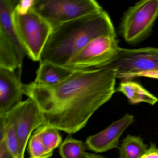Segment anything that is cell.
<instances>
[{"label":"cell","instance_id":"obj_6","mask_svg":"<svg viewBox=\"0 0 158 158\" xmlns=\"http://www.w3.org/2000/svg\"><path fill=\"white\" fill-rule=\"evenodd\" d=\"M158 18V0H142L124 15L120 30L126 42L139 43L149 35Z\"/></svg>","mask_w":158,"mask_h":158},{"label":"cell","instance_id":"obj_14","mask_svg":"<svg viewBox=\"0 0 158 158\" xmlns=\"http://www.w3.org/2000/svg\"><path fill=\"white\" fill-rule=\"evenodd\" d=\"M0 67L11 71L20 68L17 51L7 34L0 29Z\"/></svg>","mask_w":158,"mask_h":158},{"label":"cell","instance_id":"obj_1","mask_svg":"<svg viewBox=\"0 0 158 158\" xmlns=\"http://www.w3.org/2000/svg\"><path fill=\"white\" fill-rule=\"evenodd\" d=\"M116 72L111 68L74 71L52 85H23L24 95L38 106L45 125L69 134L86 126L89 118L115 93Z\"/></svg>","mask_w":158,"mask_h":158},{"label":"cell","instance_id":"obj_11","mask_svg":"<svg viewBox=\"0 0 158 158\" xmlns=\"http://www.w3.org/2000/svg\"><path fill=\"white\" fill-rule=\"evenodd\" d=\"M18 1L0 0V29L7 34L14 44L20 64V68L18 70L22 73L24 59L27 55L18 38L13 21V14Z\"/></svg>","mask_w":158,"mask_h":158},{"label":"cell","instance_id":"obj_10","mask_svg":"<svg viewBox=\"0 0 158 158\" xmlns=\"http://www.w3.org/2000/svg\"><path fill=\"white\" fill-rule=\"evenodd\" d=\"M22 73L0 67V116H4L22 102Z\"/></svg>","mask_w":158,"mask_h":158},{"label":"cell","instance_id":"obj_21","mask_svg":"<svg viewBox=\"0 0 158 158\" xmlns=\"http://www.w3.org/2000/svg\"><path fill=\"white\" fill-rule=\"evenodd\" d=\"M0 158H14L7 148L4 139L0 140Z\"/></svg>","mask_w":158,"mask_h":158},{"label":"cell","instance_id":"obj_17","mask_svg":"<svg viewBox=\"0 0 158 158\" xmlns=\"http://www.w3.org/2000/svg\"><path fill=\"white\" fill-rule=\"evenodd\" d=\"M59 130L50 126L43 125L35 132L40 138L47 150L53 152L54 149L60 145L62 140Z\"/></svg>","mask_w":158,"mask_h":158},{"label":"cell","instance_id":"obj_13","mask_svg":"<svg viewBox=\"0 0 158 158\" xmlns=\"http://www.w3.org/2000/svg\"><path fill=\"white\" fill-rule=\"evenodd\" d=\"M115 92L123 93L127 98L129 103L132 104L145 102L154 105L158 102V98L156 96L139 83L131 79L122 81L115 89Z\"/></svg>","mask_w":158,"mask_h":158},{"label":"cell","instance_id":"obj_7","mask_svg":"<svg viewBox=\"0 0 158 158\" xmlns=\"http://www.w3.org/2000/svg\"><path fill=\"white\" fill-rule=\"evenodd\" d=\"M116 35L95 39L73 57L65 67L72 71H87L104 68L118 52Z\"/></svg>","mask_w":158,"mask_h":158},{"label":"cell","instance_id":"obj_2","mask_svg":"<svg viewBox=\"0 0 158 158\" xmlns=\"http://www.w3.org/2000/svg\"><path fill=\"white\" fill-rule=\"evenodd\" d=\"M115 35L112 22L104 10L52 27L40 56V63L64 66L95 39Z\"/></svg>","mask_w":158,"mask_h":158},{"label":"cell","instance_id":"obj_18","mask_svg":"<svg viewBox=\"0 0 158 158\" xmlns=\"http://www.w3.org/2000/svg\"><path fill=\"white\" fill-rule=\"evenodd\" d=\"M28 150L30 158H49L53 154V152L47 150L40 138L35 132L29 140Z\"/></svg>","mask_w":158,"mask_h":158},{"label":"cell","instance_id":"obj_5","mask_svg":"<svg viewBox=\"0 0 158 158\" xmlns=\"http://www.w3.org/2000/svg\"><path fill=\"white\" fill-rule=\"evenodd\" d=\"M33 10L52 27L103 10L95 0H35Z\"/></svg>","mask_w":158,"mask_h":158},{"label":"cell","instance_id":"obj_4","mask_svg":"<svg viewBox=\"0 0 158 158\" xmlns=\"http://www.w3.org/2000/svg\"><path fill=\"white\" fill-rule=\"evenodd\" d=\"M13 21L27 55L33 61H40L52 26L33 10L25 15H19L14 10Z\"/></svg>","mask_w":158,"mask_h":158},{"label":"cell","instance_id":"obj_15","mask_svg":"<svg viewBox=\"0 0 158 158\" xmlns=\"http://www.w3.org/2000/svg\"><path fill=\"white\" fill-rule=\"evenodd\" d=\"M148 148L140 137L128 135L119 147L120 158H140Z\"/></svg>","mask_w":158,"mask_h":158},{"label":"cell","instance_id":"obj_22","mask_svg":"<svg viewBox=\"0 0 158 158\" xmlns=\"http://www.w3.org/2000/svg\"><path fill=\"white\" fill-rule=\"evenodd\" d=\"M89 158H104L101 155H97V154H93V153H90L89 154Z\"/></svg>","mask_w":158,"mask_h":158},{"label":"cell","instance_id":"obj_3","mask_svg":"<svg viewBox=\"0 0 158 158\" xmlns=\"http://www.w3.org/2000/svg\"><path fill=\"white\" fill-rule=\"evenodd\" d=\"M104 68L114 69L116 78L123 80H132L138 77H147L158 72V48H119L114 59Z\"/></svg>","mask_w":158,"mask_h":158},{"label":"cell","instance_id":"obj_8","mask_svg":"<svg viewBox=\"0 0 158 158\" xmlns=\"http://www.w3.org/2000/svg\"><path fill=\"white\" fill-rule=\"evenodd\" d=\"M2 116L13 124L18 139L19 158H24L26 148L32 132L45 125L38 106L33 100L28 98Z\"/></svg>","mask_w":158,"mask_h":158},{"label":"cell","instance_id":"obj_19","mask_svg":"<svg viewBox=\"0 0 158 158\" xmlns=\"http://www.w3.org/2000/svg\"><path fill=\"white\" fill-rule=\"evenodd\" d=\"M35 0H21L19 1L15 11L19 15H25L33 10Z\"/></svg>","mask_w":158,"mask_h":158},{"label":"cell","instance_id":"obj_9","mask_svg":"<svg viewBox=\"0 0 158 158\" xmlns=\"http://www.w3.org/2000/svg\"><path fill=\"white\" fill-rule=\"evenodd\" d=\"M134 122V116L126 114L104 130L89 137L85 143L87 148L101 153L117 148L121 136Z\"/></svg>","mask_w":158,"mask_h":158},{"label":"cell","instance_id":"obj_20","mask_svg":"<svg viewBox=\"0 0 158 158\" xmlns=\"http://www.w3.org/2000/svg\"><path fill=\"white\" fill-rule=\"evenodd\" d=\"M140 158H158V148L156 144L151 143L150 146Z\"/></svg>","mask_w":158,"mask_h":158},{"label":"cell","instance_id":"obj_16","mask_svg":"<svg viewBox=\"0 0 158 158\" xmlns=\"http://www.w3.org/2000/svg\"><path fill=\"white\" fill-rule=\"evenodd\" d=\"M86 148L84 142L69 135L60 145L59 152L62 158H89Z\"/></svg>","mask_w":158,"mask_h":158},{"label":"cell","instance_id":"obj_12","mask_svg":"<svg viewBox=\"0 0 158 158\" xmlns=\"http://www.w3.org/2000/svg\"><path fill=\"white\" fill-rule=\"evenodd\" d=\"M65 66H60L52 63H40L36 72L35 82L39 85H52L65 80L73 73Z\"/></svg>","mask_w":158,"mask_h":158}]
</instances>
